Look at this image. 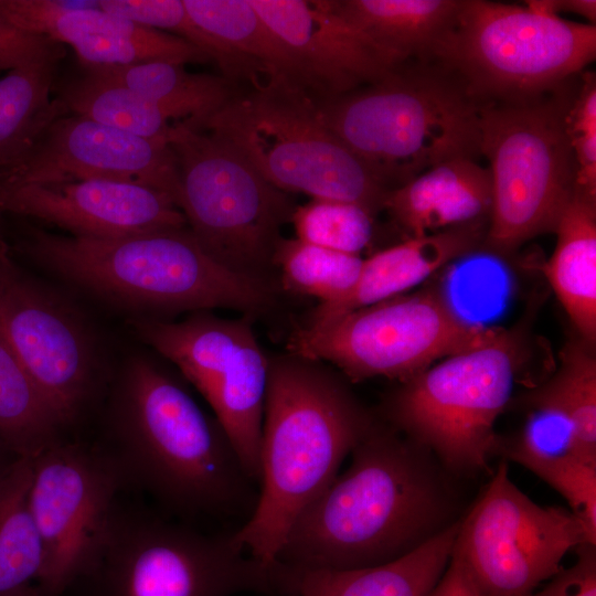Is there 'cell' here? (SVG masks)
I'll list each match as a JSON object with an SVG mask.
<instances>
[{
  "label": "cell",
  "mask_w": 596,
  "mask_h": 596,
  "mask_svg": "<svg viewBox=\"0 0 596 596\" xmlns=\"http://www.w3.org/2000/svg\"><path fill=\"white\" fill-rule=\"evenodd\" d=\"M348 469L290 525L275 561L298 571L381 565L458 520L432 453L389 424H372Z\"/></svg>",
  "instance_id": "obj_1"
},
{
  "label": "cell",
  "mask_w": 596,
  "mask_h": 596,
  "mask_svg": "<svg viewBox=\"0 0 596 596\" xmlns=\"http://www.w3.org/2000/svg\"><path fill=\"white\" fill-rule=\"evenodd\" d=\"M114 446L104 449L124 482L178 520L238 521L252 515L258 486L230 438L188 390L145 358L132 359L111 403Z\"/></svg>",
  "instance_id": "obj_2"
},
{
  "label": "cell",
  "mask_w": 596,
  "mask_h": 596,
  "mask_svg": "<svg viewBox=\"0 0 596 596\" xmlns=\"http://www.w3.org/2000/svg\"><path fill=\"white\" fill-rule=\"evenodd\" d=\"M348 383L323 362L288 351L269 356L258 499L234 533L266 565L276 562L295 519L333 481L375 421Z\"/></svg>",
  "instance_id": "obj_3"
},
{
  "label": "cell",
  "mask_w": 596,
  "mask_h": 596,
  "mask_svg": "<svg viewBox=\"0 0 596 596\" xmlns=\"http://www.w3.org/2000/svg\"><path fill=\"white\" fill-rule=\"evenodd\" d=\"M26 253L85 290L152 312L230 309L252 318L278 306V284L219 264L188 227L120 238H86L32 231Z\"/></svg>",
  "instance_id": "obj_4"
},
{
  "label": "cell",
  "mask_w": 596,
  "mask_h": 596,
  "mask_svg": "<svg viewBox=\"0 0 596 596\" xmlns=\"http://www.w3.org/2000/svg\"><path fill=\"white\" fill-rule=\"evenodd\" d=\"M317 103L326 126L390 191L441 162L480 155L482 100L437 62L403 64Z\"/></svg>",
  "instance_id": "obj_5"
},
{
  "label": "cell",
  "mask_w": 596,
  "mask_h": 596,
  "mask_svg": "<svg viewBox=\"0 0 596 596\" xmlns=\"http://www.w3.org/2000/svg\"><path fill=\"white\" fill-rule=\"evenodd\" d=\"M234 533L205 532L117 507L95 558L70 590L78 596H291L287 567L254 558Z\"/></svg>",
  "instance_id": "obj_6"
},
{
  "label": "cell",
  "mask_w": 596,
  "mask_h": 596,
  "mask_svg": "<svg viewBox=\"0 0 596 596\" xmlns=\"http://www.w3.org/2000/svg\"><path fill=\"white\" fill-rule=\"evenodd\" d=\"M578 75L540 94L482 100L480 155L489 161L492 198L482 247L492 255L554 233L574 193L565 116Z\"/></svg>",
  "instance_id": "obj_7"
},
{
  "label": "cell",
  "mask_w": 596,
  "mask_h": 596,
  "mask_svg": "<svg viewBox=\"0 0 596 596\" xmlns=\"http://www.w3.org/2000/svg\"><path fill=\"white\" fill-rule=\"evenodd\" d=\"M231 143L286 193L359 204L374 215L389 189L326 126L317 99L270 78L234 94L199 128Z\"/></svg>",
  "instance_id": "obj_8"
},
{
  "label": "cell",
  "mask_w": 596,
  "mask_h": 596,
  "mask_svg": "<svg viewBox=\"0 0 596 596\" xmlns=\"http://www.w3.org/2000/svg\"><path fill=\"white\" fill-rule=\"evenodd\" d=\"M179 167L178 207L201 248L237 274L277 281L274 257L295 204L231 143L177 121L168 136Z\"/></svg>",
  "instance_id": "obj_9"
},
{
  "label": "cell",
  "mask_w": 596,
  "mask_h": 596,
  "mask_svg": "<svg viewBox=\"0 0 596 596\" xmlns=\"http://www.w3.org/2000/svg\"><path fill=\"white\" fill-rule=\"evenodd\" d=\"M521 341L518 332L498 328L481 344L402 382L384 403L387 424L451 471L486 469L521 364Z\"/></svg>",
  "instance_id": "obj_10"
},
{
  "label": "cell",
  "mask_w": 596,
  "mask_h": 596,
  "mask_svg": "<svg viewBox=\"0 0 596 596\" xmlns=\"http://www.w3.org/2000/svg\"><path fill=\"white\" fill-rule=\"evenodd\" d=\"M525 6L462 0L435 61L480 100L525 97L557 87L596 56V26Z\"/></svg>",
  "instance_id": "obj_11"
},
{
  "label": "cell",
  "mask_w": 596,
  "mask_h": 596,
  "mask_svg": "<svg viewBox=\"0 0 596 596\" xmlns=\"http://www.w3.org/2000/svg\"><path fill=\"white\" fill-rule=\"evenodd\" d=\"M498 328L462 319L436 288L405 292L318 327L298 326L287 351L337 368L349 382L400 383L490 339Z\"/></svg>",
  "instance_id": "obj_12"
},
{
  "label": "cell",
  "mask_w": 596,
  "mask_h": 596,
  "mask_svg": "<svg viewBox=\"0 0 596 596\" xmlns=\"http://www.w3.org/2000/svg\"><path fill=\"white\" fill-rule=\"evenodd\" d=\"M586 543L571 511L532 501L510 480L502 461L459 520L451 555L485 596H531L562 568L568 551Z\"/></svg>",
  "instance_id": "obj_13"
},
{
  "label": "cell",
  "mask_w": 596,
  "mask_h": 596,
  "mask_svg": "<svg viewBox=\"0 0 596 596\" xmlns=\"http://www.w3.org/2000/svg\"><path fill=\"white\" fill-rule=\"evenodd\" d=\"M124 479L108 454L53 444L31 459L29 507L41 539L40 596H64L104 542Z\"/></svg>",
  "instance_id": "obj_14"
},
{
  "label": "cell",
  "mask_w": 596,
  "mask_h": 596,
  "mask_svg": "<svg viewBox=\"0 0 596 596\" xmlns=\"http://www.w3.org/2000/svg\"><path fill=\"white\" fill-rule=\"evenodd\" d=\"M0 336L67 425L94 391L95 353L82 319L15 270L0 277Z\"/></svg>",
  "instance_id": "obj_15"
},
{
  "label": "cell",
  "mask_w": 596,
  "mask_h": 596,
  "mask_svg": "<svg viewBox=\"0 0 596 596\" xmlns=\"http://www.w3.org/2000/svg\"><path fill=\"white\" fill-rule=\"evenodd\" d=\"M88 179L147 185L178 206L179 167L168 140L146 139L70 113L49 125L0 187Z\"/></svg>",
  "instance_id": "obj_16"
},
{
  "label": "cell",
  "mask_w": 596,
  "mask_h": 596,
  "mask_svg": "<svg viewBox=\"0 0 596 596\" xmlns=\"http://www.w3.org/2000/svg\"><path fill=\"white\" fill-rule=\"evenodd\" d=\"M283 45L290 81L316 99L371 84L397 66L323 0H249Z\"/></svg>",
  "instance_id": "obj_17"
},
{
  "label": "cell",
  "mask_w": 596,
  "mask_h": 596,
  "mask_svg": "<svg viewBox=\"0 0 596 596\" xmlns=\"http://www.w3.org/2000/svg\"><path fill=\"white\" fill-rule=\"evenodd\" d=\"M0 213L32 217L86 238L187 227L183 213L167 193L104 179L1 185Z\"/></svg>",
  "instance_id": "obj_18"
},
{
  "label": "cell",
  "mask_w": 596,
  "mask_h": 596,
  "mask_svg": "<svg viewBox=\"0 0 596 596\" xmlns=\"http://www.w3.org/2000/svg\"><path fill=\"white\" fill-rule=\"evenodd\" d=\"M0 19L70 45L81 66L211 62L190 42L108 13L97 1L0 0Z\"/></svg>",
  "instance_id": "obj_19"
},
{
  "label": "cell",
  "mask_w": 596,
  "mask_h": 596,
  "mask_svg": "<svg viewBox=\"0 0 596 596\" xmlns=\"http://www.w3.org/2000/svg\"><path fill=\"white\" fill-rule=\"evenodd\" d=\"M488 222L407 237L363 258L359 276L340 298L317 304L302 327L322 326L353 310L408 292L448 263L482 247Z\"/></svg>",
  "instance_id": "obj_20"
},
{
  "label": "cell",
  "mask_w": 596,
  "mask_h": 596,
  "mask_svg": "<svg viewBox=\"0 0 596 596\" xmlns=\"http://www.w3.org/2000/svg\"><path fill=\"white\" fill-rule=\"evenodd\" d=\"M489 170L471 158L441 162L386 194L384 206L407 237L489 222Z\"/></svg>",
  "instance_id": "obj_21"
},
{
  "label": "cell",
  "mask_w": 596,
  "mask_h": 596,
  "mask_svg": "<svg viewBox=\"0 0 596 596\" xmlns=\"http://www.w3.org/2000/svg\"><path fill=\"white\" fill-rule=\"evenodd\" d=\"M254 318L226 319L195 311L181 321L140 318L132 321L139 338L172 362L205 398L255 334Z\"/></svg>",
  "instance_id": "obj_22"
},
{
  "label": "cell",
  "mask_w": 596,
  "mask_h": 596,
  "mask_svg": "<svg viewBox=\"0 0 596 596\" xmlns=\"http://www.w3.org/2000/svg\"><path fill=\"white\" fill-rule=\"evenodd\" d=\"M195 25L211 40L213 62L234 84L270 78L290 81L287 54L249 0H183Z\"/></svg>",
  "instance_id": "obj_23"
},
{
  "label": "cell",
  "mask_w": 596,
  "mask_h": 596,
  "mask_svg": "<svg viewBox=\"0 0 596 596\" xmlns=\"http://www.w3.org/2000/svg\"><path fill=\"white\" fill-rule=\"evenodd\" d=\"M462 0H340L333 9L391 61L430 63L453 28Z\"/></svg>",
  "instance_id": "obj_24"
},
{
  "label": "cell",
  "mask_w": 596,
  "mask_h": 596,
  "mask_svg": "<svg viewBox=\"0 0 596 596\" xmlns=\"http://www.w3.org/2000/svg\"><path fill=\"white\" fill-rule=\"evenodd\" d=\"M459 520L391 562L343 571L294 570L296 596H427L446 570Z\"/></svg>",
  "instance_id": "obj_25"
},
{
  "label": "cell",
  "mask_w": 596,
  "mask_h": 596,
  "mask_svg": "<svg viewBox=\"0 0 596 596\" xmlns=\"http://www.w3.org/2000/svg\"><path fill=\"white\" fill-rule=\"evenodd\" d=\"M556 245L543 273L577 336L596 341V198L578 190L555 228Z\"/></svg>",
  "instance_id": "obj_26"
},
{
  "label": "cell",
  "mask_w": 596,
  "mask_h": 596,
  "mask_svg": "<svg viewBox=\"0 0 596 596\" xmlns=\"http://www.w3.org/2000/svg\"><path fill=\"white\" fill-rule=\"evenodd\" d=\"M60 62L24 65L0 79V182L22 163L49 125L68 114L54 94Z\"/></svg>",
  "instance_id": "obj_27"
},
{
  "label": "cell",
  "mask_w": 596,
  "mask_h": 596,
  "mask_svg": "<svg viewBox=\"0 0 596 596\" xmlns=\"http://www.w3.org/2000/svg\"><path fill=\"white\" fill-rule=\"evenodd\" d=\"M82 68L177 111L195 129L235 94L234 84L222 75L191 73L162 61Z\"/></svg>",
  "instance_id": "obj_28"
},
{
  "label": "cell",
  "mask_w": 596,
  "mask_h": 596,
  "mask_svg": "<svg viewBox=\"0 0 596 596\" xmlns=\"http://www.w3.org/2000/svg\"><path fill=\"white\" fill-rule=\"evenodd\" d=\"M66 424L0 336V451L34 458L62 440Z\"/></svg>",
  "instance_id": "obj_29"
},
{
  "label": "cell",
  "mask_w": 596,
  "mask_h": 596,
  "mask_svg": "<svg viewBox=\"0 0 596 596\" xmlns=\"http://www.w3.org/2000/svg\"><path fill=\"white\" fill-rule=\"evenodd\" d=\"M530 408H546L571 425L575 457L596 465V356L578 336L563 348L553 376L524 397Z\"/></svg>",
  "instance_id": "obj_30"
},
{
  "label": "cell",
  "mask_w": 596,
  "mask_h": 596,
  "mask_svg": "<svg viewBox=\"0 0 596 596\" xmlns=\"http://www.w3.org/2000/svg\"><path fill=\"white\" fill-rule=\"evenodd\" d=\"M54 94L70 114L146 139L168 140L171 127L183 118L139 94L87 71L55 82Z\"/></svg>",
  "instance_id": "obj_31"
},
{
  "label": "cell",
  "mask_w": 596,
  "mask_h": 596,
  "mask_svg": "<svg viewBox=\"0 0 596 596\" xmlns=\"http://www.w3.org/2000/svg\"><path fill=\"white\" fill-rule=\"evenodd\" d=\"M31 458L15 459L0 480V596L36 582L43 549L29 507Z\"/></svg>",
  "instance_id": "obj_32"
},
{
  "label": "cell",
  "mask_w": 596,
  "mask_h": 596,
  "mask_svg": "<svg viewBox=\"0 0 596 596\" xmlns=\"http://www.w3.org/2000/svg\"><path fill=\"white\" fill-rule=\"evenodd\" d=\"M363 258L301 240L281 238L274 257L280 290L311 297L318 304L333 301L355 283Z\"/></svg>",
  "instance_id": "obj_33"
},
{
  "label": "cell",
  "mask_w": 596,
  "mask_h": 596,
  "mask_svg": "<svg viewBox=\"0 0 596 596\" xmlns=\"http://www.w3.org/2000/svg\"><path fill=\"white\" fill-rule=\"evenodd\" d=\"M290 222L298 240L361 256L373 237L374 214L355 203L312 199L295 207Z\"/></svg>",
  "instance_id": "obj_34"
},
{
  "label": "cell",
  "mask_w": 596,
  "mask_h": 596,
  "mask_svg": "<svg viewBox=\"0 0 596 596\" xmlns=\"http://www.w3.org/2000/svg\"><path fill=\"white\" fill-rule=\"evenodd\" d=\"M497 454L529 469L558 491L583 525L588 542L596 545V465L572 455L545 457L510 448H499Z\"/></svg>",
  "instance_id": "obj_35"
},
{
  "label": "cell",
  "mask_w": 596,
  "mask_h": 596,
  "mask_svg": "<svg viewBox=\"0 0 596 596\" xmlns=\"http://www.w3.org/2000/svg\"><path fill=\"white\" fill-rule=\"evenodd\" d=\"M565 130L576 166L575 189L596 198V76L582 72L565 116Z\"/></svg>",
  "instance_id": "obj_36"
},
{
  "label": "cell",
  "mask_w": 596,
  "mask_h": 596,
  "mask_svg": "<svg viewBox=\"0 0 596 596\" xmlns=\"http://www.w3.org/2000/svg\"><path fill=\"white\" fill-rule=\"evenodd\" d=\"M98 8L139 25L174 34L205 53L213 62L209 36L192 21L183 0H99Z\"/></svg>",
  "instance_id": "obj_37"
},
{
  "label": "cell",
  "mask_w": 596,
  "mask_h": 596,
  "mask_svg": "<svg viewBox=\"0 0 596 596\" xmlns=\"http://www.w3.org/2000/svg\"><path fill=\"white\" fill-rule=\"evenodd\" d=\"M530 409L521 433L512 440L503 441L499 438L497 450L510 448L545 457L575 456L574 438L568 422L551 409Z\"/></svg>",
  "instance_id": "obj_38"
},
{
  "label": "cell",
  "mask_w": 596,
  "mask_h": 596,
  "mask_svg": "<svg viewBox=\"0 0 596 596\" xmlns=\"http://www.w3.org/2000/svg\"><path fill=\"white\" fill-rule=\"evenodd\" d=\"M66 54L63 44L46 36L17 29L0 19V70L61 61Z\"/></svg>",
  "instance_id": "obj_39"
},
{
  "label": "cell",
  "mask_w": 596,
  "mask_h": 596,
  "mask_svg": "<svg viewBox=\"0 0 596 596\" xmlns=\"http://www.w3.org/2000/svg\"><path fill=\"white\" fill-rule=\"evenodd\" d=\"M575 550V564L561 568L541 590L531 596H596V545L586 543Z\"/></svg>",
  "instance_id": "obj_40"
},
{
  "label": "cell",
  "mask_w": 596,
  "mask_h": 596,
  "mask_svg": "<svg viewBox=\"0 0 596 596\" xmlns=\"http://www.w3.org/2000/svg\"><path fill=\"white\" fill-rule=\"evenodd\" d=\"M427 596H485L464 565L451 555L441 577Z\"/></svg>",
  "instance_id": "obj_41"
},
{
  "label": "cell",
  "mask_w": 596,
  "mask_h": 596,
  "mask_svg": "<svg viewBox=\"0 0 596 596\" xmlns=\"http://www.w3.org/2000/svg\"><path fill=\"white\" fill-rule=\"evenodd\" d=\"M534 7L557 14L558 12H570L584 17L592 24L596 20L595 0H535L530 1Z\"/></svg>",
  "instance_id": "obj_42"
},
{
  "label": "cell",
  "mask_w": 596,
  "mask_h": 596,
  "mask_svg": "<svg viewBox=\"0 0 596 596\" xmlns=\"http://www.w3.org/2000/svg\"><path fill=\"white\" fill-rule=\"evenodd\" d=\"M15 270L17 268L12 260L9 246L0 228V277L9 275Z\"/></svg>",
  "instance_id": "obj_43"
},
{
  "label": "cell",
  "mask_w": 596,
  "mask_h": 596,
  "mask_svg": "<svg viewBox=\"0 0 596 596\" xmlns=\"http://www.w3.org/2000/svg\"><path fill=\"white\" fill-rule=\"evenodd\" d=\"M6 596H40L35 584H28L19 587L18 589L9 593Z\"/></svg>",
  "instance_id": "obj_44"
},
{
  "label": "cell",
  "mask_w": 596,
  "mask_h": 596,
  "mask_svg": "<svg viewBox=\"0 0 596 596\" xmlns=\"http://www.w3.org/2000/svg\"><path fill=\"white\" fill-rule=\"evenodd\" d=\"M19 459V458H18ZM15 459L4 455L0 451V480Z\"/></svg>",
  "instance_id": "obj_45"
}]
</instances>
